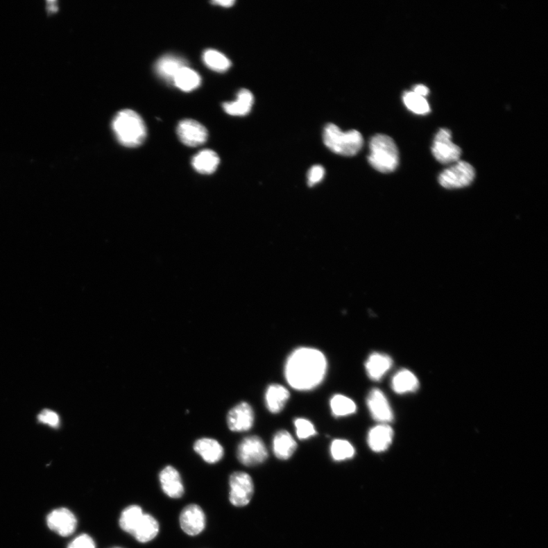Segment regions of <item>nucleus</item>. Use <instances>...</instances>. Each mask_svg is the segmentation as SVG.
Here are the masks:
<instances>
[{
	"label": "nucleus",
	"mask_w": 548,
	"mask_h": 548,
	"mask_svg": "<svg viewBox=\"0 0 548 548\" xmlns=\"http://www.w3.org/2000/svg\"><path fill=\"white\" fill-rule=\"evenodd\" d=\"M327 359L323 352L309 348L295 350L285 366V377L296 390L309 391L318 387L325 377Z\"/></svg>",
	"instance_id": "obj_1"
},
{
	"label": "nucleus",
	"mask_w": 548,
	"mask_h": 548,
	"mask_svg": "<svg viewBox=\"0 0 548 548\" xmlns=\"http://www.w3.org/2000/svg\"><path fill=\"white\" fill-rule=\"evenodd\" d=\"M112 129L117 140L123 146H139L146 138L144 121L136 112L130 109L122 110L114 116Z\"/></svg>",
	"instance_id": "obj_2"
},
{
	"label": "nucleus",
	"mask_w": 548,
	"mask_h": 548,
	"mask_svg": "<svg viewBox=\"0 0 548 548\" xmlns=\"http://www.w3.org/2000/svg\"><path fill=\"white\" fill-rule=\"evenodd\" d=\"M368 161L382 173L394 171L398 166L399 152L393 139L385 135L374 136L370 142Z\"/></svg>",
	"instance_id": "obj_3"
},
{
	"label": "nucleus",
	"mask_w": 548,
	"mask_h": 548,
	"mask_svg": "<svg viewBox=\"0 0 548 548\" xmlns=\"http://www.w3.org/2000/svg\"><path fill=\"white\" fill-rule=\"evenodd\" d=\"M323 139L329 150L343 156L356 155L363 146V138L359 131L343 132L334 123L325 128Z\"/></svg>",
	"instance_id": "obj_4"
},
{
	"label": "nucleus",
	"mask_w": 548,
	"mask_h": 548,
	"mask_svg": "<svg viewBox=\"0 0 548 548\" xmlns=\"http://www.w3.org/2000/svg\"><path fill=\"white\" fill-rule=\"evenodd\" d=\"M474 178L475 170L472 164L459 160L442 172L438 182L445 189H457L471 185Z\"/></svg>",
	"instance_id": "obj_5"
},
{
	"label": "nucleus",
	"mask_w": 548,
	"mask_h": 548,
	"mask_svg": "<svg viewBox=\"0 0 548 548\" xmlns=\"http://www.w3.org/2000/svg\"><path fill=\"white\" fill-rule=\"evenodd\" d=\"M238 459L246 466L260 465L268 457L267 448L260 437L248 436L242 440L237 450Z\"/></svg>",
	"instance_id": "obj_6"
},
{
	"label": "nucleus",
	"mask_w": 548,
	"mask_h": 548,
	"mask_svg": "<svg viewBox=\"0 0 548 548\" xmlns=\"http://www.w3.org/2000/svg\"><path fill=\"white\" fill-rule=\"evenodd\" d=\"M432 153L438 162L449 164L459 161L461 150L459 146L453 144L451 131L442 128L434 138Z\"/></svg>",
	"instance_id": "obj_7"
},
{
	"label": "nucleus",
	"mask_w": 548,
	"mask_h": 548,
	"mask_svg": "<svg viewBox=\"0 0 548 548\" xmlns=\"http://www.w3.org/2000/svg\"><path fill=\"white\" fill-rule=\"evenodd\" d=\"M230 500L234 506H247L254 495V483L252 477L246 473H233L230 479Z\"/></svg>",
	"instance_id": "obj_8"
},
{
	"label": "nucleus",
	"mask_w": 548,
	"mask_h": 548,
	"mask_svg": "<svg viewBox=\"0 0 548 548\" xmlns=\"http://www.w3.org/2000/svg\"><path fill=\"white\" fill-rule=\"evenodd\" d=\"M177 134L182 144L191 147L205 144L208 138L207 128L198 121L191 119L180 121Z\"/></svg>",
	"instance_id": "obj_9"
},
{
	"label": "nucleus",
	"mask_w": 548,
	"mask_h": 548,
	"mask_svg": "<svg viewBox=\"0 0 548 548\" xmlns=\"http://www.w3.org/2000/svg\"><path fill=\"white\" fill-rule=\"evenodd\" d=\"M180 526L187 535L198 536L205 530L206 516L198 505L187 506L180 515Z\"/></svg>",
	"instance_id": "obj_10"
},
{
	"label": "nucleus",
	"mask_w": 548,
	"mask_h": 548,
	"mask_svg": "<svg viewBox=\"0 0 548 548\" xmlns=\"http://www.w3.org/2000/svg\"><path fill=\"white\" fill-rule=\"evenodd\" d=\"M46 523L52 531L64 537L71 536L77 526L76 516L66 508L51 512L46 518Z\"/></svg>",
	"instance_id": "obj_11"
},
{
	"label": "nucleus",
	"mask_w": 548,
	"mask_h": 548,
	"mask_svg": "<svg viewBox=\"0 0 548 548\" xmlns=\"http://www.w3.org/2000/svg\"><path fill=\"white\" fill-rule=\"evenodd\" d=\"M254 420L253 409L246 402H241L234 406L227 416V424L233 432L248 431L252 427Z\"/></svg>",
	"instance_id": "obj_12"
},
{
	"label": "nucleus",
	"mask_w": 548,
	"mask_h": 548,
	"mask_svg": "<svg viewBox=\"0 0 548 548\" xmlns=\"http://www.w3.org/2000/svg\"><path fill=\"white\" fill-rule=\"evenodd\" d=\"M368 408L374 420L386 424L393 421L394 414L388 399L380 389H373L367 397Z\"/></svg>",
	"instance_id": "obj_13"
},
{
	"label": "nucleus",
	"mask_w": 548,
	"mask_h": 548,
	"mask_svg": "<svg viewBox=\"0 0 548 548\" xmlns=\"http://www.w3.org/2000/svg\"><path fill=\"white\" fill-rule=\"evenodd\" d=\"M185 67H189L185 59L177 55L166 54L156 62L155 70L162 80L173 84L177 74Z\"/></svg>",
	"instance_id": "obj_14"
},
{
	"label": "nucleus",
	"mask_w": 548,
	"mask_h": 548,
	"mask_svg": "<svg viewBox=\"0 0 548 548\" xmlns=\"http://www.w3.org/2000/svg\"><path fill=\"white\" fill-rule=\"evenodd\" d=\"M162 489L166 495L173 499L181 498L185 493L181 475L172 466L164 468L160 474Z\"/></svg>",
	"instance_id": "obj_15"
},
{
	"label": "nucleus",
	"mask_w": 548,
	"mask_h": 548,
	"mask_svg": "<svg viewBox=\"0 0 548 548\" xmlns=\"http://www.w3.org/2000/svg\"><path fill=\"white\" fill-rule=\"evenodd\" d=\"M394 431L386 424L375 426L368 434L367 443L370 448L375 452L387 450L393 443Z\"/></svg>",
	"instance_id": "obj_16"
},
{
	"label": "nucleus",
	"mask_w": 548,
	"mask_h": 548,
	"mask_svg": "<svg viewBox=\"0 0 548 548\" xmlns=\"http://www.w3.org/2000/svg\"><path fill=\"white\" fill-rule=\"evenodd\" d=\"M196 452L198 453L206 463L215 464L224 456V449L221 443L214 438H203L196 441L194 445Z\"/></svg>",
	"instance_id": "obj_17"
},
{
	"label": "nucleus",
	"mask_w": 548,
	"mask_h": 548,
	"mask_svg": "<svg viewBox=\"0 0 548 548\" xmlns=\"http://www.w3.org/2000/svg\"><path fill=\"white\" fill-rule=\"evenodd\" d=\"M391 358L384 354L373 353L367 359L366 370L372 380L380 381L393 366Z\"/></svg>",
	"instance_id": "obj_18"
},
{
	"label": "nucleus",
	"mask_w": 548,
	"mask_h": 548,
	"mask_svg": "<svg viewBox=\"0 0 548 548\" xmlns=\"http://www.w3.org/2000/svg\"><path fill=\"white\" fill-rule=\"evenodd\" d=\"M296 448V442L286 430H280L274 436L273 451L277 459L280 460L289 459L293 455Z\"/></svg>",
	"instance_id": "obj_19"
},
{
	"label": "nucleus",
	"mask_w": 548,
	"mask_h": 548,
	"mask_svg": "<svg viewBox=\"0 0 548 548\" xmlns=\"http://www.w3.org/2000/svg\"><path fill=\"white\" fill-rule=\"evenodd\" d=\"M289 396L291 395L285 387L273 384L266 391L265 403L271 413H278L284 409Z\"/></svg>",
	"instance_id": "obj_20"
},
{
	"label": "nucleus",
	"mask_w": 548,
	"mask_h": 548,
	"mask_svg": "<svg viewBox=\"0 0 548 548\" xmlns=\"http://www.w3.org/2000/svg\"><path fill=\"white\" fill-rule=\"evenodd\" d=\"M254 104V96L249 90L243 89L239 91L237 99L231 103L223 105L225 113L232 116H246L252 110Z\"/></svg>",
	"instance_id": "obj_21"
},
{
	"label": "nucleus",
	"mask_w": 548,
	"mask_h": 548,
	"mask_svg": "<svg viewBox=\"0 0 548 548\" xmlns=\"http://www.w3.org/2000/svg\"><path fill=\"white\" fill-rule=\"evenodd\" d=\"M160 531V524L153 515L144 514L132 536L140 543L152 541Z\"/></svg>",
	"instance_id": "obj_22"
},
{
	"label": "nucleus",
	"mask_w": 548,
	"mask_h": 548,
	"mask_svg": "<svg viewBox=\"0 0 548 548\" xmlns=\"http://www.w3.org/2000/svg\"><path fill=\"white\" fill-rule=\"evenodd\" d=\"M221 160L213 151L205 150L194 156L192 166L203 175L213 174L217 169Z\"/></svg>",
	"instance_id": "obj_23"
},
{
	"label": "nucleus",
	"mask_w": 548,
	"mask_h": 548,
	"mask_svg": "<svg viewBox=\"0 0 548 548\" xmlns=\"http://www.w3.org/2000/svg\"><path fill=\"white\" fill-rule=\"evenodd\" d=\"M391 387L397 394L414 393L419 388V381L413 373L402 370L394 375Z\"/></svg>",
	"instance_id": "obj_24"
},
{
	"label": "nucleus",
	"mask_w": 548,
	"mask_h": 548,
	"mask_svg": "<svg viewBox=\"0 0 548 548\" xmlns=\"http://www.w3.org/2000/svg\"><path fill=\"white\" fill-rule=\"evenodd\" d=\"M201 83L200 76L189 67L182 68L177 74L173 84L184 92H191L198 89Z\"/></svg>",
	"instance_id": "obj_25"
},
{
	"label": "nucleus",
	"mask_w": 548,
	"mask_h": 548,
	"mask_svg": "<svg viewBox=\"0 0 548 548\" xmlns=\"http://www.w3.org/2000/svg\"><path fill=\"white\" fill-rule=\"evenodd\" d=\"M144 515L142 508L139 506L132 505L127 507L120 517L119 524L121 529L132 535Z\"/></svg>",
	"instance_id": "obj_26"
},
{
	"label": "nucleus",
	"mask_w": 548,
	"mask_h": 548,
	"mask_svg": "<svg viewBox=\"0 0 548 548\" xmlns=\"http://www.w3.org/2000/svg\"><path fill=\"white\" fill-rule=\"evenodd\" d=\"M206 66L217 73L226 72L231 67V61L224 54L216 50H207L203 54Z\"/></svg>",
	"instance_id": "obj_27"
},
{
	"label": "nucleus",
	"mask_w": 548,
	"mask_h": 548,
	"mask_svg": "<svg viewBox=\"0 0 548 548\" xmlns=\"http://www.w3.org/2000/svg\"><path fill=\"white\" fill-rule=\"evenodd\" d=\"M331 409L334 416L345 417L356 412L357 405L352 399L346 396L335 395L331 400Z\"/></svg>",
	"instance_id": "obj_28"
},
{
	"label": "nucleus",
	"mask_w": 548,
	"mask_h": 548,
	"mask_svg": "<svg viewBox=\"0 0 548 548\" xmlns=\"http://www.w3.org/2000/svg\"><path fill=\"white\" fill-rule=\"evenodd\" d=\"M403 101L406 107L415 114H427L430 112L427 99L412 91L404 92Z\"/></svg>",
	"instance_id": "obj_29"
},
{
	"label": "nucleus",
	"mask_w": 548,
	"mask_h": 548,
	"mask_svg": "<svg viewBox=\"0 0 548 548\" xmlns=\"http://www.w3.org/2000/svg\"><path fill=\"white\" fill-rule=\"evenodd\" d=\"M331 453L334 460L341 461L353 458L355 455V449L347 440H335L332 443Z\"/></svg>",
	"instance_id": "obj_30"
},
{
	"label": "nucleus",
	"mask_w": 548,
	"mask_h": 548,
	"mask_svg": "<svg viewBox=\"0 0 548 548\" xmlns=\"http://www.w3.org/2000/svg\"><path fill=\"white\" fill-rule=\"evenodd\" d=\"M294 424L296 435L300 440H307V438L317 434L314 425L307 419L297 418L295 420Z\"/></svg>",
	"instance_id": "obj_31"
},
{
	"label": "nucleus",
	"mask_w": 548,
	"mask_h": 548,
	"mask_svg": "<svg viewBox=\"0 0 548 548\" xmlns=\"http://www.w3.org/2000/svg\"><path fill=\"white\" fill-rule=\"evenodd\" d=\"M37 420L42 424L49 425L51 427H58L60 425L59 415L51 410L45 409L39 413Z\"/></svg>",
	"instance_id": "obj_32"
},
{
	"label": "nucleus",
	"mask_w": 548,
	"mask_h": 548,
	"mask_svg": "<svg viewBox=\"0 0 548 548\" xmlns=\"http://www.w3.org/2000/svg\"><path fill=\"white\" fill-rule=\"evenodd\" d=\"M67 548H96V545L92 538L84 534L76 538Z\"/></svg>",
	"instance_id": "obj_33"
},
{
	"label": "nucleus",
	"mask_w": 548,
	"mask_h": 548,
	"mask_svg": "<svg viewBox=\"0 0 548 548\" xmlns=\"http://www.w3.org/2000/svg\"><path fill=\"white\" fill-rule=\"evenodd\" d=\"M325 169L322 166H314L311 168L308 174V184L310 187L319 183L325 176Z\"/></svg>",
	"instance_id": "obj_34"
},
{
	"label": "nucleus",
	"mask_w": 548,
	"mask_h": 548,
	"mask_svg": "<svg viewBox=\"0 0 548 548\" xmlns=\"http://www.w3.org/2000/svg\"><path fill=\"white\" fill-rule=\"evenodd\" d=\"M412 92L425 98L427 96L429 93V89L425 85H417L416 86H414Z\"/></svg>",
	"instance_id": "obj_35"
},
{
	"label": "nucleus",
	"mask_w": 548,
	"mask_h": 548,
	"mask_svg": "<svg viewBox=\"0 0 548 548\" xmlns=\"http://www.w3.org/2000/svg\"><path fill=\"white\" fill-rule=\"evenodd\" d=\"M212 3L223 7H231L236 3V1H234V0H216V1L212 2Z\"/></svg>",
	"instance_id": "obj_36"
},
{
	"label": "nucleus",
	"mask_w": 548,
	"mask_h": 548,
	"mask_svg": "<svg viewBox=\"0 0 548 548\" xmlns=\"http://www.w3.org/2000/svg\"><path fill=\"white\" fill-rule=\"evenodd\" d=\"M114 548H121V547H114Z\"/></svg>",
	"instance_id": "obj_37"
}]
</instances>
